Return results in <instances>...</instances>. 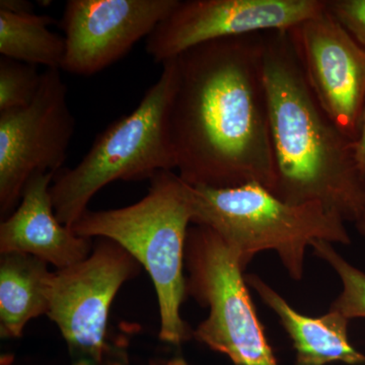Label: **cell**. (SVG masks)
<instances>
[{
	"instance_id": "obj_9",
	"label": "cell",
	"mask_w": 365,
	"mask_h": 365,
	"mask_svg": "<svg viewBox=\"0 0 365 365\" xmlns=\"http://www.w3.org/2000/svg\"><path fill=\"white\" fill-rule=\"evenodd\" d=\"M325 7L326 0H179L146 38V52L163 64L213 41L290 30Z\"/></svg>"
},
{
	"instance_id": "obj_23",
	"label": "cell",
	"mask_w": 365,
	"mask_h": 365,
	"mask_svg": "<svg viewBox=\"0 0 365 365\" xmlns=\"http://www.w3.org/2000/svg\"><path fill=\"white\" fill-rule=\"evenodd\" d=\"M73 365H95L93 364H90V362H86V361H76L74 362ZM114 365H128V362H121V364H117Z\"/></svg>"
},
{
	"instance_id": "obj_18",
	"label": "cell",
	"mask_w": 365,
	"mask_h": 365,
	"mask_svg": "<svg viewBox=\"0 0 365 365\" xmlns=\"http://www.w3.org/2000/svg\"><path fill=\"white\" fill-rule=\"evenodd\" d=\"M327 9L365 49V0H327Z\"/></svg>"
},
{
	"instance_id": "obj_17",
	"label": "cell",
	"mask_w": 365,
	"mask_h": 365,
	"mask_svg": "<svg viewBox=\"0 0 365 365\" xmlns=\"http://www.w3.org/2000/svg\"><path fill=\"white\" fill-rule=\"evenodd\" d=\"M42 73L16 60L0 59V113L28 107L37 96Z\"/></svg>"
},
{
	"instance_id": "obj_5",
	"label": "cell",
	"mask_w": 365,
	"mask_h": 365,
	"mask_svg": "<svg viewBox=\"0 0 365 365\" xmlns=\"http://www.w3.org/2000/svg\"><path fill=\"white\" fill-rule=\"evenodd\" d=\"M162 66L160 78L135 109L98 134L76 167L55 175L50 193L62 225L71 228L88 210L91 198L113 182L151 180L163 170H177L170 129L178 85L176 58Z\"/></svg>"
},
{
	"instance_id": "obj_21",
	"label": "cell",
	"mask_w": 365,
	"mask_h": 365,
	"mask_svg": "<svg viewBox=\"0 0 365 365\" xmlns=\"http://www.w3.org/2000/svg\"><path fill=\"white\" fill-rule=\"evenodd\" d=\"M356 227L359 228L360 234L364 235L365 237V211L364 212V215L360 216V218L359 220H357L356 222Z\"/></svg>"
},
{
	"instance_id": "obj_16",
	"label": "cell",
	"mask_w": 365,
	"mask_h": 365,
	"mask_svg": "<svg viewBox=\"0 0 365 365\" xmlns=\"http://www.w3.org/2000/svg\"><path fill=\"white\" fill-rule=\"evenodd\" d=\"M312 248L317 257L335 271L342 283V292L330 309L348 319L365 318V273L346 261L331 242L317 241Z\"/></svg>"
},
{
	"instance_id": "obj_6",
	"label": "cell",
	"mask_w": 365,
	"mask_h": 365,
	"mask_svg": "<svg viewBox=\"0 0 365 365\" xmlns=\"http://www.w3.org/2000/svg\"><path fill=\"white\" fill-rule=\"evenodd\" d=\"M187 294L208 307L193 336L235 365H277L235 254L209 227L193 225L187 235Z\"/></svg>"
},
{
	"instance_id": "obj_12",
	"label": "cell",
	"mask_w": 365,
	"mask_h": 365,
	"mask_svg": "<svg viewBox=\"0 0 365 365\" xmlns=\"http://www.w3.org/2000/svg\"><path fill=\"white\" fill-rule=\"evenodd\" d=\"M54 173H35L26 182L21 202L0 225V254L31 255L57 270L88 258L93 240L62 225L53 206Z\"/></svg>"
},
{
	"instance_id": "obj_8",
	"label": "cell",
	"mask_w": 365,
	"mask_h": 365,
	"mask_svg": "<svg viewBox=\"0 0 365 365\" xmlns=\"http://www.w3.org/2000/svg\"><path fill=\"white\" fill-rule=\"evenodd\" d=\"M76 119L67 103L60 69H46L28 107L0 113V215L6 218L21 202L35 173L63 169Z\"/></svg>"
},
{
	"instance_id": "obj_19",
	"label": "cell",
	"mask_w": 365,
	"mask_h": 365,
	"mask_svg": "<svg viewBox=\"0 0 365 365\" xmlns=\"http://www.w3.org/2000/svg\"><path fill=\"white\" fill-rule=\"evenodd\" d=\"M0 11L16 14H33L34 6L25 0H1Z\"/></svg>"
},
{
	"instance_id": "obj_20",
	"label": "cell",
	"mask_w": 365,
	"mask_h": 365,
	"mask_svg": "<svg viewBox=\"0 0 365 365\" xmlns=\"http://www.w3.org/2000/svg\"><path fill=\"white\" fill-rule=\"evenodd\" d=\"M355 157H356L357 165L360 172L365 177V108L364 118H362L361 129L359 138L354 143Z\"/></svg>"
},
{
	"instance_id": "obj_4",
	"label": "cell",
	"mask_w": 365,
	"mask_h": 365,
	"mask_svg": "<svg viewBox=\"0 0 365 365\" xmlns=\"http://www.w3.org/2000/svg\"><path fill=\"white\" fill-rule=\"evenodd\" d=\"M191 199L192 225L220 235L244 270L257 254L274 251L290 277L299 281L307 250L314 242H351L345 220L337 213L317 202H285L259 184L191 186Z\"/></svg>"
},
{
	"instance_id": "obj_14",
	"label": "cell",
	"mask_w": 365,
	"mask_h": 365,
	"mask_svg": "<svg viewBox=\"0 0 365 365\" xmlns=\"http://www.w3.org/2000/svg\"><path fill=\"white\" fill-rule=\"evenodd\" d=\"M54 272L49 264L21 253L0 257V336L19 339L32 319L47 314Z\"/></svg>"
},
{
	"instance_id": "obj_10",
	"label": "cell",
	"mask_w": 365,
	"mask_h": 365,
	"mask_svg": "<svg viewBox=\"0 0 365 365\" xmlns=\"http://www.w3.org/2000/svg\"><path fill=\"white\" fill-rule=\"evenodd\" d=\"M314 95L334 124L359 138L365 108V49L326 7L290 29Z\"/></svg>"
},
{
	"instance_id": "obj_1",
	"label": "cell",
	"mask_w": 365,
	"mask_h": 365,
	"mask_svg": "<svg viewBox=\"0 0 365 365\" xmlns=\"http://www.w3.org/2000/svg\"><path fill=\"white\" fill-rule=\"evenodd\" d=\"M263 50L260 33L205 43L177 57L170 129L178 175L187 184L275 190Z\"/></svg>"
},
{
	"instance_id": "obj_2",
	"label": "cell",
	"mask_w": 365,
	"mask_h": 365,
	"mask_svg": "<svg viewBox=\"0 0 365 365\" xmlns=\"http://www.w3.org/2000/svg\"><path fill=\"white\" fill-rule=\"evenodd\" d=\"M263 43L274 195L294 205L319 203L345 222H356L365 211V177L354 141L319 105L290 30L263 33Z\"/></svg>"
},
{
	"instance_id": "obj_7",
	"label": "cell",
	"mask_w": 365,
	"mask_h": 365,
	"mask_svg": "<svg viewBox=\"0 0 365 365\" xmlns=\"http://www.w3.org/2000/svg\"><path fill=\"white\" fill-rule=\"evenodd\" d=\"M141 266L117 242L98 239L85 260L53 276L47 316L58 327L76 361L113 365L127 361L107 340L113 300ZM74 361V362H76Z\"/></svg>"
},
{
	"instance_id": "obj_22",
	"label": "cell",
	"mask_w": 365,
	"mask_h": 365,
	"mask_svg": "<svg viewBox=\"0 0 365 365\" xmlns=\"http://www.w3.org/2000/svg\"><path fill=\"white\" fill-rule=\"evenodd\" d=\"M165 365H189L187 364L186 360L181 359V357H176V359H170Z\"/></svg>"
},
{
	"instance_id": "obj_15",
	"label": "cell",
	"mask_w": 365,
	"mask_h": 365,
	"mask_svg": "<svg viewBox=\"0 0 365 365\" xmlns=\"http://www.w3.org/2000/svg\"><path fill=\"white\" fill-rule=\"evenodd\" d=\"M54 19L42 14H16L0 11V53L2 57L46 69L61 71L66 38L50 31Z\"/></svg>"
},
{
	"instance_id": "obj_11",
	"label": "cell",
	"mask_w": 365,
	"mask_h": 365,
	"mask_svg": "<svg viewBox=\"0 0 365 365\" xmlns=\"http://www.w3.org/2000/svg\"><path fill=\"white\" fill-rule=\"evenodd\" d=\"M179 0H69L61 28L66 51L61 71L90 76L148 38Z\"/></svg>"
},
{
	"instance_id": "obj_3",
	"label": "cell",
	"mask_w": 365,
	"mask_h": 365,
	"mask_svg": "<svg viewBox=\"0 0 365 365\" xmlns=\"http://www.w3.org/2000/svg\"><path fill=\"white\" fill-rule=\"evenodd\" d=\"M190 225L191 186L173 170H163L150 180L148 194L138 202L110 210L88 209L71 227L79 237L117 242L145 269L157 292L158 336L175 346L192 335L181 317Z\"/></svg>"
},
{
	"instance_id": "obj_13",
	"label": "cell",
	"mask_w": 365,
	"mask_h": 365,
	"mask_svg": "<svg viewBox=\"0 0 365 365\" xmlns=\"http://www.w3.org/2000/svg\"><path fill=\"white\" fill-rule=\"evenodd\" d=\"M248 285L256 290L262 302L276 314L292 341L297 365H327L342 362L365 364V355L353 347L348 335L350 319L329 309L318 318H309L294 307L265 281L255 274L246 275Z\"/></svg>"
}]
</instances>
